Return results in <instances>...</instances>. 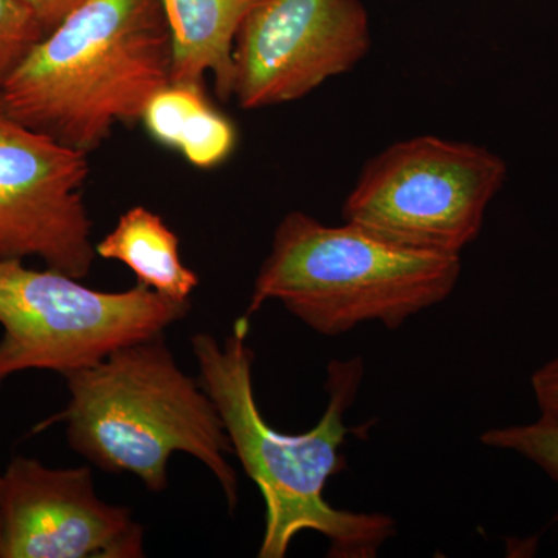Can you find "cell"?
Returning a JSON list of instances; mask_svg holds the SVG:
<instances>
[{"instance_id":"obj_1","label":"cell","mask_w":558,"mask_h":558,"mask_svg":"<svg viewBox=\"0 0 558 558\" xmlns=\"http://www.w3.org/2000/svg\"><path fill=\"white\" fill-rule=\"evenodd\" d=\"M248 328L250 318L242 317L223 343L201 332L191 339V348L201 385L219 411L231 450L266 502L258 557H286L293 538L304 531L328 538L329 557H376L398 532L396 521L384 513L337 509L325 498L328 481L347 469L341 446L360 428L348 427L344 413L357 399L365 376L363 359L332 360L325 385L329 402L318 424L301 435H284L267 424L256 403Z\"/></svg>"},{"instance_id":"obj_2","label":"cell","mask_w":558,"mask_h":558,"mask_svg":"<svg viewBox=\"0 0 558 558\" xmlns=\"http://www.w3.org/2000/svg\"><path fill=\"white\" fill-rule=\"evenodd\" d=\"M170 83L161 0H86L36 44L0 90V105L89 156L117 124L140 123Z\"/></svg>"},{"instance_id":"obj_3","label":"cell","mask_w":558,"mask_h":558,"mask_svg":"<svg viewBox=\"0 0 558 558\" xmlns=\"http://www.w3.org/2000/svg\"><path fill=\"white\" fill-rule=\"evenodd\" d=\"M69 402L38 429L65 424L68 442L95 468L131 473L153 494L168 487L175 453L199 459L218 480L230 510L240 480L222 418L199 379L185 374L163 336L112 352L64 377Z\"/></svg>"},{"instance_id":"obj_4","label":"cell","mask_w":558,"mask_h":558,"mask_svg":"<svg viewBox=\"0 0 558 558\" xmlns=\"http://www.w3.org/2000/svg\"><path fill=\"white\" fill-rule=\"evenodd\" d=\"M461 270V256L403 247L351 222L326 226L292 211L275 229L244 317L278 301L322 336L369 322L395 330L449 299Z\"/></svg>"},{"instance_id":"obj_5","label":"cell","mask_w":558,"mask_h":558,"mask_svg":"<svg viewBox=\"0 0 558 558\" xmlns=\"http://www.w3.org/2000/svg\"><path fill=\"white\" fill-rule=\"evenodd\" d=\"M180 303L138 284L121 292L87 288L60 270L0 259V387L14 374L90 368L140 341L163 336L186 318Z\"/></svg>"},{"instance_id":"obj_6","label":"cell","mask_w":558,"mask_h":558,"mask_svg":"<svg viewBox=\"0 0 558 558\" xmlns=\"http://www.w3.org/2000/svg\"><path fill=\"white\" fill-rule=\"evenodd\" d=\"M506 179L508 163L494 150L417 135L366 161L343 219L392 244L461 256L480 236Z\"/></svg>"},{"instance_id":"obj_7","label":"cell","mask_w":558,"mask_h":558,"mask_svg":"<svg viewBox=\"0 0 558 558\" xmlns=\"http://www.w3.org/2000/svg\"><path fill=\"white\" fill-rule=\"evenodd\" d=\"M87 154L25 126L0 105V259L39 258L84 279L94 266L83 197Z\"/></svg>"},{"instance_id":"obj_8","label":"cell","mask_w":558,"mask_h":558,"mask_svg":"<svg viewBox=\"0 0 558 558\" xmlns=\"http://www.w3.org/2000/svg\"><path fill=\"white\" fill-rule=\"evenodd\" d=\"M371 46L362 0H264L234 44L231 98L247 110L301 100L351 72Z\"/></svg>"},{"instance_id":"obj_9","label":"cell","mask_w":558,"mask_h":558,"mask_svg":"<svg viewBox=\"0 0 558 558\" xmlns=\"http://www.w3.org/2000/svg\"><path fill=\"white\" fill-rule=\"evenodd\" d=\"M145 529L95 492L90 468L14 457L2 473L0 558L145 557Z\"/></svg>"},{"instance_id":"obj_10","label":"cell","mask_w":558,"mask_h":558,"mask_svg":"<svg viewBox=\"0 0 558 558\" xmlns=\"http://www.w3.org/2000/svg\"><path fill=\"white\" fill-rule=\"evenodd\" d=\"M264 0H161L171 43V83L202 84L211 73L219 100H231L234 44Z\"/></svg>"},{"instance_id":"obj_11","label":"cell","mask_w":558,"mask_h":558,"mask_svg":"<svg viewBox=\"0 0 558 558\" xmlns=\"http://www.w3.org/2000/svg\"><path fill=\"white\" fill-rule=\"evenodd\" d=\"M142 123L156 142L201 170L219 167L236 149V128L209 102L202 84H168L150 98Z\"/></svg>"},{"instance_id":"obj_12","label":"cell","mask_w":558,"mask_h":558,"mask_svg":"<svg viewBox=\"0 0 558 558\" xmlns=\"http://www.w3.org/2000/svg\"><path fill=\"white\" fill-rule=\"evenodd\" d=\"M179 236L163 218L142 205L128 209L97 245L102 259L130 267L138 284L167 299L186 303L199 286V277L182 263Z\"/></svg>"},{"instance_id":"obj_13","label":"cell","mask_w":558,"mask_h":558,"mask_svg":"<svg viewBox=\"0 0 558 558\" xmlns=\"http://www.w3.org/2000/svg\"><path fill=\"white\" fill-rule=\"evenodd\" d=\"M481 442L492 449L512 451L538 465L558 483V422L539 417L534 424L487 429Z\"/></svg>"},{"instance_id":"obj_14","label":"cell","mask_w":558,"mask_h":558,"mask_svg":"<svg viewBox=\"0 0 558 558\" xmlns=\"http://www.w3.org/2000/svg\"><path fill=\"white\" fill-rule=\"evenodd\" d=\"M46 35L24 0H0V90Z\"/></svg>"},{"instance_id":"obj_15","label":"cell","mask_w":558,"mask_h":558,"mask_svg":"<svg viewBox=\"0 0 558 558\" xmlns=\"http://www.w3.org/2000/svg\"><path fill=\"white\" fill-rule=\"evenodd\" d=\"M531 384L542 417L558 422V357L535 371Z\"/></svg>"},{"instance_id":"obj_16","label":"cell","mask_w":558,"mask_h":558,"mask_svg":"<svg viewBox=\"0 0 558 558\" xmlns=\"http://www.w3.org/2000/svg\"><path fill=\"white\" fill-rule=\"evenodd\" d=\"M24 2L38 17L44 31L49 33L60 25L73 10L83 5L86 0H24Z\"/></svg>"},{"instance_id":"obj_17","label":"cell","mask_w":558,"mask_h":558,"mask_svg":"<svg viewBox=\"0 0 558 558\" xmlns=\"http://www.w3.org/2000/svg\"><path fill=\"white\" fill-rule=\"evenodd\" d=\"M0 498H2V473H0Z\"/></svg>"}]
</instances>
